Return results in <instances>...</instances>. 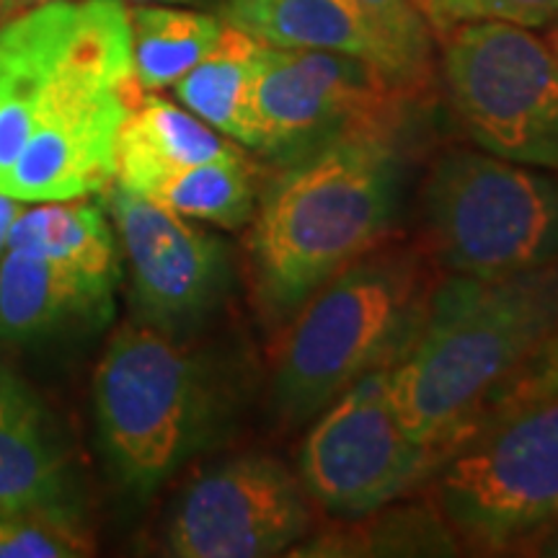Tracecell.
Masks as SVG:
<instances>
[{"mask_svg": "<svg viewBox=\"0 0 558 558\" xmlns=\"http://www.w3.org/2000/svg\"><path fill=\"white\" fill-rule=\"evenodd\" d=\"M460 124L481 150L558 171V60L525 26L460 21L437 37Z\"/></svg>", "mask_w": 558, "mask_h": 558, "instance_id": "obj_7", "label": "cell"}, {"mask_svg": "<svg viewBox=\"0 0 558 558\" xmlns=\"http://www.w3.org/2000/svg\"><path fill=\"white\" fill-rule=\"evenodd\" d=\"M411 96L360 58L264 45L254 83L256 153L284 166L344 137L399 140Z\"/></svg>", "mask_w": 558, "mask_h": 558, "instance_id": "obj_8", "label": "cell"}, {"mask_svg": "<svg viewBox=\"0 0 558 558\" xmlns=\"http://www.w3.org/2000/svg\"><path fill=\"white\" fill-rule=\"evenodd\" d=\"M83 19V0H50L0 26V186Z\"/></svg>", "mask_w": 558, "mask_h": 558, "instance_id": "obj_12", "label": "cell"}, {"mask_svg": "<svg viewBox=\"0 0 558 558\" xmlns=\"http://www.w3.org/2000/svg\"><path fill=\"white\" fill-rule=\"evenodd\" d=\"M233 156H243L239 143L192 111L143 90L117 135L114 184L150 197L173 173Z\"/></svg>", "mask_w": 558, "mask_h": 558, "instance_id": "obj_14", "label": "cell"}, {"mask_svg": "<svg viewBox=\"0 0 558 558\" xmlns=\"http://www.w3.org/2000/svg\"><path fill=\"white\" fill-rule=\"evenodd\" d=\"M349 527L303 538L290 556L354 558V556H456L460 538L437 507H380L354 518Z\"/></svg>", "mask_w": 558, "mask_h": 558, "instance_id": "obj_19", "label": "cell"}, {"mask_svg": "<svg viewBox=\"0 0 558 558\" xmlns=\"http://www.w3.org/2000/svg\"><path fill=\"white\" fill-rule=\"evenodd\" d=\"M218 16L269 47L360 58L418 94L357 0H222Z\"/></svg>", "mask_w": 558, "mask_h": 558, "instance_id": "obj_13", "label": "cell"}, {"mask_svg": "<svg viewBox=\"0 0 558 558\" xmlns=\"http://www.w3.org/2000/svg\"><path fill=\"white\" fill-rule=\"evenodd\" d=\"M558 396V329L535 349V354L522 365L518 373L501 386L492 401L486 403L484 414H481L476 429L486 418L505 414L509 409L525 407V403L554 399ZM473 429V432H476Z\"/></svg>", "mask_w": 558, "mask_h": 558, "instance_id": "obj_24", "label": "cell"}, {"mask_svg": "<svg viewBox=\"0 0 558 558\" xmlns=\"http://www.w3.org/2000/svg\"><path fill=\"white\" fill-rule=\"evenodd\" d=\"M558 329V259L507 277L450 275L429 292L388 393L416 442L460 448L492 396Z\"/></svg>", "mask_w": 558, "mask_h": 558, "instance_id": "obj_1", "label": "cell"}, {"mask_svg": "<svg viewBox=\"0 0 558 558\" xmlns=\"http://www.w3.org/2000/svg\"><path fill=\"white\" fill-rule=\"evenodd\" d=\"M184 218H197L226 230L248 226L256 209L254 177L246 156L218 158L173 173L150 194Z\"/></svg>", "mask_w": 558, "mask_h": 558, "instance_id": "obj_21", "label": "cell"}, {"mask_svg": "<svg viewBox=\"0 0 558 558\" xmlns=\"http://www.w3.org/2000/svg\"><path fill=\"white\" fill-rule=\"evenodd\" d=\"M5 24V0H0V26Z\"/></svg>", "mask_w": 558, "mask_h": 558, "instance_id": "obj_32", "label": "cell"}, {"mask_svg": "<svg viewBox=\"0 0 558 558\" xmlns=\"http://www.w3.org/2000/svg\"><path fill=\"white\" fill-rule=\"evenodd\" d=\"M104 197L128 256L140 320L169 333L205 318L230 284L226 243L120 184L107 186Z\"/></svg>", "mask_w": 558, "mask_h": 558, "instance_id": "obj_11", "label": "cell"}, {"mask_svg": "<svg viewBox=\"0 0 558 558\" xmlns=\"http://www.w3.org/2000/svg\"><path fill=\"white\" fill-rule=\"evenodd\" d=\"M369 24L401 60L411 86L422 90L432 75V29L414 0H357Z\"/></svg>", "mask_w": 558, "mask_h": 558, "instance_id": "obj_23", "label": "cell"}, {"mask_svg": "<svg viewBox=\"0 0 558 558\" xmlns=\"http://www.w3.org/2000/svg\"><path fill=\"white\" fill-rule=\"evenodd\" d=\"M248 233L254 303L282 329L341 269L386 243L401 199V150L390 137H344L277 166Z\"/></svg>", "mask_w": 558, "mask_h": 558, "instance_id": "obj_2", "label": "cell"}, {"mask_svg": "<svg viewBox=\"0 0 558 558\" xmlns=\"http://www.w3.org/2000/svg\"><path fill=\"white\" fill-rule=\"evenodd\" d=\"M94 407L109 469L135 494L171 478L222 414L205 362L143 320L111 333L94 375Z\"/></svg>", "mask_w": 558, "mask_h": 558, "instance_id": "obj_4", "label": "cell"}, {"mask_svg": "<svg viewBox=\"0 0 558 558\" xmlns=\"http://www.w3.org/2000/svg\"><path fill=\"white\" fill-rule=\"evenodd\" d=\"M114 284L70 269L29 248H5L0 262V337L29 339L68 320H101Z\"/></svg>", "mask_w": 558, "mask_h": 558, "instance_id": "obj_15", "label": "cell"}, {"mask_svg": "<svg viewBox=\"0 0 558 558\" xmlns=\"http://www.w3.org/2000/svg\"><path fill=\"white\" fill-rule=\"evenodd\" d=\"M558 16V0H481L476 19H499L541 29Z\"/></svg>", "mask_w": 558, "mask_h": 558, "instance_id": "obj_25", "label": "cell"}, {"mask_svg": "<svg viewBox=\"0 0 558 558\" xmlns=\"http://www.w3.org/2000/svg\"><path fill=\"white\" fill-rule=\"evenodd\" d=\"M5 248H29L47 259L78 269L99 282L117 284L120 251L101 207L94 202H47L21 213L9 230Z\"/></svg>", "mask_w": 558, "mask_h": 558, "instance_id": "obj_17", "label": "cell"}, {"mask_svg": "<svg viewBox=\"0 0 558 558\" xmlns=\"http://www.w3.org/2000/svg\"><path fill=\"white\" fill-rule=\"evenodd\" d=\"M390 367L352 383L318 411L298 452V478L313 501L339 518L393 505L437 473L448 450L416 442L401 427L388 393Z\"/></svg>", "mask_w": 558, "mask_h": 558, "instance_id": "obj_9", "label": "cell"}, {"mask_svg": "<svg viewBox=\"0 0 558 558\" xmlns=\"http://www.w3.org/2000/svg\"><path fill=\"white\" fill-rule=\"evenodd\" d=\"M429 262L416 246L380 243L320 284L284 324L271 407L290 427L324 411L378 367L396 365L427 311Z\"/></svg>", "mask_w": 558, "mask_h": 558, "instance_id": "obj_3", "label": "cell"}, {"mask_svg": "<svg viewBox=\"0 0 558 558\" xmlns=\"http://www.w3.org/2000/svg\"><path fill=\"white\" fill-rule=\"evenodd\" d=\"M21 213H24V209H21V202L0 192V251L5 248V241H9V230L13 226V220H16Z\"/></svg>", "mask_w": 558, "mask_h": 558, "instance_id": "obj_28", "label": "cell"}, {"mask_svg": "<svg viewBox=\"0 0 558 558\" xmlns=\"http://www.w3.org/2000/svg\"><path fill=\"white\" fill-rule=\"evenodd\" d=\"M222 21L213 13L140 3L130 9L132 73L143 90H160L184 78L218 45Z\"/></svg>", "mask_w": 558, "mask_h": 558, "instance_id": "obj_20", "label": "cell"}, {"mask_svg": "<svg viewBox=\"0 0 558 558\" xmlns=\"http://www.w3.org/2000/svg\"><path fill=\"white\" fill-rule=\"evenodd\" d=\"M65 505L62 465L45 435L37 409L0 373V512Z\"/></svg>", "mask_w": 558, "mask_h": 558, "instance_id": "obj_18", "label": "cell"}, {"mask_svg": "<svg viewBox=\"0 0 558 558\" xmlns=\"http://www.w3.org/2000/svg\"><path fill=\"white\" fill-rule=\"evenodd\" d=\"M437 473V509L460 541L518 548L558 520V396L486 418Z\"/></svg>", "mask_w": 558, "mask_h": 558, "instance_id": "obj_6", "label": "cell"}, {"mask_svg": "<svg viewBox=\"0 0 558 558\" xmlns=\"http://www.w3.org/2000/svg\"><path fill=\"white\" fill-rule=\"evenodd\" d=\"M94 554V535L68 505L0 512V558H81Z\"/></svg>", "mask_w": 558, "mask_h": 558, "instance_id": "obj_22", "label": "cell"}, {"mask_svg": "<svg viewBox=\"0 0 558 558\" xmlns=\"http://www.w3.org/2000/svg\"><path fill=\"white\" fill-rule=\"evenodd\" d=\"M311 530V497L295 473L282 460L248 452L181 494L166 541L179 558H267L290 554Z\"/></svg>", "mask_w": 558, "mask_h": 558, "instance_id": "obj_10", "label": "cell"}, {"mask_svg": "<svg viewBox=\"0 0 558 558\" xmlns=\"http://www.w3.org/2000/svg\"><path fill=\"white\" fill-rule=\"evenodd\" d=\"M132 3H197V0H132Z\"/></svg>", "mask_w": 558, "mask_h": 558, "instance_id": "obj_31", "label": "cell"}, {"mask_svg": "<svg viewBox=\"0 0 558 558\" xmlns=\"http://www.w3.org/2000/svg\"><path fill=\"white\" fill-rule=\"evenodd\" d=\"M262 41L235 26L222 24L218 45L173 83L179 101L202 122L241 148L259 150V124L254 111V83Z\"/></svg>", "mask_w": 558, "mask_h": 558, "instance_id": "obj_16", "label": "cell"}, {"mask_svg": "<svg viewBox=\"0 0 558 558\" xmlns=\"http://www.w3.org/2000/svg\"><path fill=\"white\" fill-rule=\"evenodd\" d=\"M422 199L432 254L452 275L507 277L558 259V181L533 166L442 150Z\"/></svg>", "mask_w": 558, "mask_h": 558, "instance_id": "obj_5", "label": "cell"}, {"mask_svg": "<svg viewBox=\"0 0 558 558\" xmlns=\"http://www.w3.org/2000/svg\"><path fill=\"white\" fill-rule=\"evenodd\" d=\"M414 5L427 21L432 34L439 37L460 21L476 19L481 0H414Z\"/></svg>", "mask_w": 558, "mask_h": 558, "instance_id": "obj_26", "label": "cell"}, {"mask_svg": "<svg viewBox=\"0 0 558 558\" xmlns=\"http://www.w3.org/2000/svg\"><path fill=\"white\" fill-rule=\"evenodd\" d=\"M520 550L525 548V554H535V556H556L558 558V520L550 522L543 530H538L535 535H530L527 541H522Z\"/></svg>", "mask_w": 558, "mask_h": 558, "instance_id": "obj_27", "label": "cell"}, {"mask_svg": "<svg viewBox=\"0 0 558 558\" xmlns=\"http://www.w3.org/2000/svg\"><path fill=\"white\" fill-rule=\"evenodd\" d=\"M543 41H546L548 50L554 52L556 60H558V16L550 21V24H546V37H543Z\"/></svg>", "mask_w": 558, "mask_h": 558, "instance_id": "obj_30", "label": "cell"}, {"mask_svg": "<svg viewBox=\"0 0 558 558\" xmlns=\"http://www.w3.org/2000/svg\"><path fill=\"white\" fill-rule=\"evenodd\" d=\"M50 3V0H5V21L21 16V13L37 9V5Z\"/></svg>", "mask_w": 558, "mask_h": 558, "instance_id": "obj_29", "label": "cell"}]
</instances>
